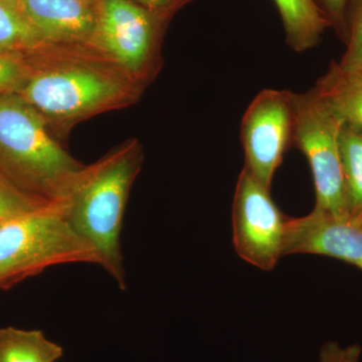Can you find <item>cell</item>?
<instances>
[{"label": "cell", "instance_id": "5b68a950", "mask_svg": "<svg viewBox=\"0 0 362 362\" xmlns=\"http://www.w3.org/2000/svg\"><path fill=\"white\" fill-rule=\"evenodd\" d=\"M293 143L310 165L315 187L314 209L338 218H349L346 188L339 138L343 123L313 90L295 94Z\"/></svg>", "mask_w": 362, "mask_h": 362}, {"label": "cell", "instance_id": "3957f363", "mask_svg": "<svg viewBox=\"0 0 362 362\" xmlns=\"http://www.w3.org/2000/svg\"><path fill=\"white\" fill-rule=\"evenodd\" d=\"M84 168L32 105L16 93L0 98V175L14 187L47 204L63 202Z\"/></svg>", "mask_w": 362, "mask_h": 362}, {"label": "cell", "instance_id": "52a82bcc", "mask_svg": "<svg viewBox=\"0 0 362 362\" xmlns=\"http://www.w3.org/2000/svg\"><path fill=\"white\" fill-rule=\"evenodd\" d=\"M270 188L246 168L235 187L233 204V242L240 259L271 271L285 257L290 218L272 199Z\"/></svg>", "mask_w": 362, "mask_h": 362}, {"label": "cell", "instance_id": "ba28073f", "mask_svg": "<svg viewBox=\"0 0 362 362\" xmlns=\"http://www.w3.org/2000/svg\"><path fill=\"white\" fill-rule=\"evenodd\" d=\"M294 96L290 90H262L247 107L240 124L245 168L270 189L276 170L293 143Z\"/></svg>", "mask_w": 362, "mask_h": 362}, {"label": "cell", "instance_id": "d6986e66", "mask_svg": "<svg viewBox=\"0 0 362 362\" xmlns=\"http://www.w3.org/2000/svg\"><path fill=\"white\" fill-rule=\"evenodd\" d=\"M361 347L354 344L341 346L337 342H326L321 347L320 362H361Z\"/></svg>", "mask_w": 362, "mask_h": 362}, {"label": "cell", "instance_id": "277c9868", "mask_svg": "<svg viewBox=\"0 0 362 362\" xmlns=\"http://www.w3.org/2000/svg\"><path fill=\"white\" fill-rule=\"evenodd\" d=\"M73 263L100 265V258L71 225L65 202H52L0 223V289L51 267Z\"/></svg>", "mask_w": 362, "mask_h": 362}, {"label": "cell", "instance_id": "7c38bea8", "mask_svg": "<svg viewBox=\"0 0 362 362\" xmlns=\"http://www.w3.org/2000/svg\"><path fill=\"white\" fill-rule=\"evenodd\" d=\"M274 1L282 18L289 47L299 52L315 47L331 23L314 0Z\"/></svg>", "mask_w": 362, "mask_h": 362}, {"label": "cell", "instance_id": "30bf717a", "mask_svg": "<svg viewBox=\"0 0 362 362\" xmlns=\"http://www.w3.org/2000/svg\"><path fill=\"white\" fill-rule=\"evenodd\" d=\"M45 44L90 45L101 0H14Z\"/></svg>", "mask_w": 362, "mask_h": 362}, {"label": "cell", "instance_id": "44dd1931", "mask_svg": "<svg viewBox=\"0 0 362 362\" xmlns=\"http://www.w3.org/2000/svg\"><path fill=\"white\" fill-rule=\"evenodd\" d=\"M328 16L332 18L337 25H342L344 23L345 13L347 6L351 0H321Z\"/></svg>", "mask_w": 362, "mask_h": 362}, {"label": "cell", "instance_id": "6da1fadb", "mask_svg": "<svg viewBox=\"0 0 362 362\" xmlns=\"http://www.w3.org/2000/svg\"><path fill=\"white\" fill-rule=\"evenodd\" d=\"M30 71L16 92L54 134L137 103L145 85L90 45L44 44L26 52Z\"/></svg>", "mask_w": 362, "mask_h": 362}, {"label": "cell", "instance_id": "9a60e30c", "mask_svg": "<svg viewBox=\"0 0 362 362\" xmlns=\"http://www.w3.org/2000/svg\"><path fill=\"white\" fill-rule=\"evenodd\" d=\"M44 44L16 1L0 0V52H30Z\"/></svg>", "mask_w": 362, "mask_h": 362}, {"label": "cell", "instance_id": "7a4b0ae2", "mask_svg": "<svg viewBox=\"0 0 362 362\" xmlns=\"http://www.w3.org/2000/svg\"><path fill=\"white\" fill-rule=\"evenodd\" d=\"M144 160L142 145L130 139L85 166L65 202L73 228L97 250L100 266L126 289L121 232L131 188Z\"/></svg>", "mask_w": 362, "mask_h": 362}, {"label": "cell", "instance_id": "4fadbf2b", "mask_svg": "<svg viewBox=\"0 0 362 362\" xmlns=\"http://www.w3.org/2000/svg\"><path fill=\"white\" fill-rule=\"evenodd\" d=\"M63 356V347L42 331L0 328V362H57Z\"/></svg>", "mask_w": 362, "mask_h": 362}, {"label": "cell", "instance_id": "ffe728a7", "mask_svg": "<svg viewBox=\"0 0 362 362\" xmlns=\"http://www.w3.org/2000/svg\"><path fill=\"white\" fill-rule=\"evenodd\" d=\"M130 1L153 16L169 21L180 8L187 6L192 0H130Z\"/></svg>", "mask_w": 362, "mask_h": 362}, {"label": "cell", "instance_id": "8fae6325", "mask_svg": "<svg viewBox=\"0 0 362 362\" xmlns=\"http://www.w3.org/2000/svg\"><path fill=\"white\" fill-rule=\"evenodd\" d=\"M313 90L343 125L362 132V71L346 73L333 63Z\"/></svg>", "mask_w": 362, "mask_h": 362}, {"label": "cell", "instance_id": "5bb4252c", "mask_svg": "<svg viewBox=\"0 0 362 362\" xmlns=\"http://www.w3.org/2000/svg\"><path fill=\"white\" fill-rule=\"evenodd\" d=\"M339 144L349 218L362 225V132L343 125Z\"/></svg>", "mask_w": 362, "mask_h": 362}, {"label": "cell", "instance_id": "2e32d148", "mask_svg": "<svg viewBox=\"0 0 362 362\" xmlns=\"http://www.w3.org/2000/svg\"><path fill=\"white\" fill-rule=\"evenodd\" d=\"M47 204H49L21 192L11 181L0 175V223L35 211Z\"/></svg>", "mask_w": 362, "mask_h": 362}, {"label": "cell", "instance_id": "ac0fdd59", "mask_svg": "<svg viewBox=\"0 0 362 362\" xmlns=\"http://www.w3.org/2000/svg\"><path fill=\"white\" fill-rule=\"evenodd\" d=\"M337 65L346 73L362 71V0H359L354 13L346 52Z\"/></svg>", "mask_w": 362, "mask_h": 362}, {"label": "cell", "instance_id": "9c48e42d", "mask_svg": "<svg viewBox=\"0 0 362 362\" xmlns=\"http://www.w3.org/2000/svg\"><path fill=\"white\" fill-rule=\"evenodd\" d=\"M293 254L322 255L362 270V225L316 209L290 218L285 256Z\"/></svg>", "mask_w": 362, "mask_h": 362}, {"label": "cell", "instance_id": "8992f818", "mask_svg": "<svg viewBox=\"0 0 362 362\" xmlns=\"http://www.w3.org/2000/svg\"><path fill=\"white\" fill-rule=\"evenodd\" d=\"M168 23L130 0H101L90 45L145 85L160 66L161 40Z\"/></svg>", "mask_w": 362, "mask_h": 362}, {"label": "cell", "instance_id": "e0dca14e", "mask_svg": "<svg viewBox=\"0 0 362 362\" xmlns=\"http://www.w3.org/2000/svg\"><path fill=\"white\" fill-rule=\"evenodd\" d=\"M26 52H0V98L21 89L28 78Z\"/></svg>", "mask_w": 362, "mask_h": 362}]
</instances>
